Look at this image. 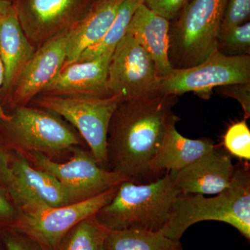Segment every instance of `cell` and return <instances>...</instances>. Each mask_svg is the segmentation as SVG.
<instances>
[{"instance_id": "cell-20", "label": "cell", "mask_w": 250, "mask_h": 250, "mask_svg": "<svg viewBox=\"0 0 250 250\" xmlns=\"http://www.w3.org/2000/svg\"><path fill=\"white\" fill-rule=\"evenodd\" d=\"M179 243L164 236L161 230L141 229L109 230L105 240L106 250H170Z\"/></svg>"}, {"instance_id": "cell-13", "label": "cell", "mask_w": 250, "mask_h": 250, "mask_svg": "<svg viewBox=\"0 0 250 250\" xmlns=\"http://www.w3.org/2000/svg\"><path fill=\"white\" fill-rule=\"evenodd\" d=\"M69 31L36 49L15 85L5 113L17 106L29 105L57 77L65 62Z\"/></svg>"}, {"instance_id": "cell-23", "label": "cell", "mask_w": 250, "mask_h": 250, "mask_svg": "<svg viewBox=\"0 0 250 250\" xmlns=\"http://www.w3.org/2000/svg\"><path fill=\"white\" fill-rule=\"evenodd\" d=\"M218 51L227 56L250 55V21L220 34Z\"/></svg>"}, {"instance_id": "cell-33", "label": "cell", "mask_w": 250, "mask_h": 250, "mask_svg": "<svg viewBox=\"0 0 250 250\" xmlns=\"http://www.w3.org/2000/svg\"><path fill=\"white\" fill-rule=\"evenodd\" d=\"M170 250H182V247H181V243H179L178 245H177V246L174 247V248Z\"/></svg>"}, {"instance_id": "cell-5", "label": "cell", "mask_w": 250, "mask_h": 250, "mask_svg": "<svg viewBox=\"0 0 250 250\" xmlns=\"http://www.w3.org/2000/svg\"><path fill=\"white\" fill-rule=\"evenodd\" d=\"M228 0H190L170 23L169 61L173 69L193 67L218 51Z\"/></svg>"}, {"instance_id": "cell-17", "label": "cell", "mask_w": 250, "mask_h": 250, "mask_svg": "<svg viewBox=\"0 0 250 250\" xmlns=\"http://www.w3.org/2000/svg\"><path fill=\"white\" fill-rule=\"evenodd\" d=\"M179 121V117L172 112L160 146L149 164L151 173L178 172L216 147L211 139H190L179 134L176 128Z\"/></svg>"}, {"instance_id": "cell-6", "label": "cell", "mask_w": 250, "mask_h": 250, "mask_svg": "<svg viewBox=\"0 0 250 250\" xmlns=\"http://www.w3.org/2000/svg\"><path fill=\"white\" fill-rule=\"evenodd\" d=\"M121 99L89 95H39L29 105L57 113L78 131L95 160L106 169L107 134L110 121Z\"/></svg>"}, {"instance_id": "cell-1", "label": "cell", "mask_w": 250, "mask_h": 250, "mask_svg": "<svg viewBox=\"0 0 250 250\" xmlns=\"http://www.w3.org/2000/svg\"><path fill=\"white\" fill-rule=\"evenodd\" d=\"M177 95L121 102L107 134L106 169L136 182L149 177V164L160 146Z\"/></svg>"}, {"instance_id": "cell-10", "label": "cell", "mask_w": 250, "mask_h": 250, "mask_svg": "<svg viewBox=\"0 0 250 250\" xmlns=\"http://www.w3.org/2000/svg\"><path fill=\"white\" fill-rule=\"evenodd\" d=\"M118 186L83 201L21 213L14 229L34 238L47 249L59 250L68 231L82 220L96 215L107 205L114 197Z\"/></svg>"}, {"instance_id": "cell-16", "label": "cell", "mask_w": 250, "mask_h": 250, "mask_svg": "<svg viewBox=\"0 0 250 250\" xmlns=\"http://www.w3.org/2000/svg\"><path fill=\"white\" fill-rule=\"evenodd\" d=\"M36 50L24 34L13 6L0 22V60L4 70L1 103L4 111L23 69Z\"/></svg>"}, {"instance_id": "cell-29", "label": "cell", "mask_w": 250, "mask_h": 250, "mask_svg": "<svg viewBox=\"0 0 250 250\" xmlns=\"http://www.w3.org/2000/svg\"><path fill=\"white\" fill-rule=\"evenodd\" d=\"M220 93L237 100L244 111L245 118L250 117V82L218 87Z\"/></svg>"}, {"instance_id": "cell-18", "label": "cell", "mask_w": 250, "mask_h": 250, "mask_svg": "<svg viewBox=\"0 0 250 250\" xmlns=\"http://www.w3.org/2000/svg\"><path fill=\"white\" fill-rule=\"evenodd\" d=\"M170 21L140 5L126 29L136 42L152 57L158 77L166 76L172 71L169 61Z\"/></svg>"}, {"instance_id": "cell-35", "label": "cell", "mask_w": 250, "mask_h": 250, "mask_svg": "<svg viewBox=\"0 0 250 250\" xmlns=\"http://www.w3.org/2000/svg\"><path fill=\"white\" fill-rule=\"evenodd\" d=\"M6 1H11V2H12L13 0H6Z\"/></svg>"}, {"instance_id": "cell-11", "label": "cell", "mask_w": 250, "mask_h": 250, "mask_svg": "<svg viewBox=\"0 0 250 250\" xmlns=\"http://www.w3.org/2000/svg\"><path fill=\"white\" fill-rule=\"evenodd\" d=\"M149 54L129 34L113 51L108 70V88L113 96L126 100L154 97L158 80Z\"/></svg>"}, {"instance_id": "cell-32", "label": "cell", "mask_w": 250, "mask_h": 250, "mask_svg": "<svg viewBox=\"0 0 250 250\" xmlns=\"http://www.w3.org/2000/svg\"><path fill=\"white\" fill-rule=\"evenodd\" d=\"M3 81H4V70H3L2 63L0 60V121L4 120L7 116V114L5 113L4 108L1 106V91L2 88Z\"/></svg>"}, {"instance_id": "cell-36", "label": "cell", "mask_w": 250, "mask_h": 250, "mask_svg": "<svg viewBox=\"0 0 250 250\" xmlns=\"http://www.w3.org/2000/svg\"><path fill=\"white\" fill-rule=\"evenodd\" d=\"M95 1H98V0H95Z\"/></svg>"}, {"instance_id": "cell-25", "label": "cell", "mask_w": 250, "mask_h": 250, "mask_svg": "<svg viewBox=\"0 0 250 250\" xmlns=\"http://www.w3.org/2000/svg\"><path fill=\"white\" fill-rule=\"evenodd\" d=\"M250 0H228L220 34L250 21Z\"/></svg>"}, {"instance_id": "cell-21", "label": "cell", "mask_w": 250, "mask_h": 250, "mask_svg": "<svg viewBox=\"0 0 250 250\" xmlns=\"http://www.w3.org/2000/svg\"><path fill=\"white\" fill-rule=\"evenodd\" d=\"M141 4H143L142 0H125L111 27L103 39L81 54L76 62L92 60L105 52L114 50L118 42L126 34L133 15Z\"/></svg>"}, {"instance_id": "cell-24", "label": "cell", "mask_w": 250, "mask_h": 250, "mask_svg": "<svg viewBox=\"0 0 250 250\" xmlns=\"http://www.w3.org/2000/svg\"><path fill=\"white\" fill-rule=\"evenodd\" d=\"M223 144L231 155L250 160V130L246 118L229 126L224 136Z\"/></svg>"}, {"instance_id": "cell-22", "label": "cell", "mask_w": 250, "mask_h": 250, "mask_svg": "<svg viewBox=\"0 0 250 250\" xmlns=\"http://www.w3.org/2000/svg\"><path fill=\"white\" fill-rule=\"evenodd\" d=\"M108 231L93 215L71 229L62 240L59 250H106L105 240Z\"/></svg>"}, {"instance_id": "cell-28", "label": "cell", "mask_w": 250, "mask_h": 250, "mask_svg": "<svg viewBox=\"0 0 250 250\" xmlns=\"http://www.w3.org/2000/svg\"><path fill=\"white\" fill-rule=\"evenodd\" d=\"M190 0H142L143 4L155 14L168 20L175 19Z\"/></svg>"}, {"instance_id": "cell-2", "label": "cell", "mask_w": 250, "mask_h": 250, "mask_svg": "<svg viewBox=\"0 0 250 250\" xmlns=\"http://www.w3.org/2000/svg\"><path fill=\"white\" fill-rule=\"evenodd\" d=\"M205 220L228 223L250 241L249 166L241 164L235 167L229 187L214 197L207 198L201 194L181 192L171 207L168 221L161 231L171 241L180 242L189 227Z\"/></svg>"}, {"instance_id": "cell-9", "label": "cell", "mask_w": 250, "mask_h": 250, "mask_svg": "<svg viewBox=\"0 0 250 250\" xmlns=\"http://www.w3.org/2000/svg\"><path fill=\"white\" fill-rule=\"evenodd\" d=\"M95 0H13L15 13L35 48L71 30L90 12Z\"/></svg>"}, {"instance_id": "cell-8", "label": "cell", "mask_w": 250, "mask_h": 250, "mask_svg": "<svg viewBox=\"0 0 250 250\" xmlns=\"http://www.w3.org/2000/svg\"><path fill=\"white\" fill-rule=\"evenodd\" d=\"M22 154L31 165L55 177L70 192L75 202L88 200L129 180L99 165L89 149L83 147L74 149L65 161L52 160L40 152Z\"/></svg>"}, {"instance_id": "cell-27", "label": "cell", "mask_w": 250, "mask_h": 250, "mask_svg": "<svg viewBox=\"0 0 250 250\" xmlns=\"http://www.w3.org/2000/svg\"><path fill=\"white\" fill-rule=\"evenodd\" d=\"M21 214V210L9 190L0 182V231L14 228Z\"/></svg>"}, {"instance_id": "cell-30", "label": "cell", "mask_w": 250, "mask_h": 250, "mask_svg": "<svg viewBox=\"0 0 250 250\" xmlns=\"http://www.w3.org/2000/svg\"><path fill=\"white\" fill-rule=\"evenodd\" d=\"M13 149L4 143L0 137V182L8 186L11 179V163Z\"/></svg>"}, {"instance_id": "cell-26", "label": "cell", "mask_w": 250, "mask_h": 250, "mask_svg": "<svg viewBox=\"0 0 250 250\" xmlns=\"http://www.w3.org/2000/svg\"><path fill=\"white\" fill-rule=\"evenodd\" d=\"M0 241L6 250H50L34 238L14 228L0 231Z\"/></svg>"}, {"instance_id": "cell-31", "label": "cell", "mask_w": 250, "mask_h": 250, "mask_svg": "<svg viewBox=\"0 0 250 250\" xmlns=\"http://www.w3.org/2000/svg\"><path fill=\"white\" fill-rule=\"evenodd\" d=\"M13 9V4L11 1H6V0H0V22Z\"/></svg>"}, {"instance_id": "cell-15", "label": "cell", "mask_w": 250, "mask_h": 250, "mask_svg": "<svg viewBox=\"0 0 250 250\" xmlns=\"http://www.w3.org/2000/svg\"><path fill=\"white\" fill-rule=\"evenodd\" d=\"M235 167L231 157L215 147L177 172L174 184L182 193L218 195L229 187Z\"/></svg>"}, {"instance_id": "cell-12", "label": "cell", "mask_w": 250, "mask_h": 250, "mask_svg": "<svg viewBox=\"0 0 250 250\" xmlns=\"http://www.w3.org/2000/svg\"><path fill=\"white\" fill-rule=\"evenodd\" d=\"M8 190L21 213L75 203L70 192L55 177L36 168L22 153L15 150Z\"/></svg>"}, {"instance_id": "cell-4", "label": "cell", "mask_w": 250, "mask_h": 250, "mask_svg": "<svg viewBox=\"0 0 250 250\" xmlns=\"http://www.w3.org/2000/svg\"><path fill=\"white\" fill-rule=\"evenodd\" d=\"M6 114L0 121V137L13 150L40 152L59 161L85 144L71 125L50 110L29 104L17 106Z\"/></svg>"}, {"instance_id": "cell-3", "label": "cell", "mask_w": 250, "mask_h": 250, "mask_svg": "<svg viewBox=\"0 0 250 250\" xmlns=\"http://www.w3.org/2000/svg\"><path fill=\"white\" fill-rule=\"evenodd\" d=\"M177 172L146 184L124 181L113 199L95 215L108 230L141 229L160 231L168 221L172 203L181 193L174 184Z\"/></svg>"}, {"instance_id": "cell-19", "label": "cell", "mask_w": 250, "mask_h": 250, "mask_svg": "<svg viewBox=\"0 0 250 250\" xmlns=\"http://www.w3.org/2000/svg\"><path fill=\"white\" fill-rule=\"evenodd\" d=\"M124 1H95L88 15L69 31L66 56L62 67L76 62L81 54L103 39Z\"/></svg>"}, {"instance_id": "cell-7", "label": "cell", "mask_w": 250, "mask_h": 250, "mask_svg": "<svg viewBox=\"0 0 250 250\" xmlns=\"http://www.w3.org/2000/svg\"><path fill=\"white\" fill-rule=\"evenodd\" d=\"M246 82H250V55L227 56L216 51L198 65L173 69L159 77L154 96H179L192 91L208 99L215 87Z\"/></svg>"}, {"instance_id": "cell-14", "label": "cell", "mask_w": 250, "mask_h": 250, "mask_svg": "<svg viewBox=\"0 0 250 250\" xmlns=\"http://www.w3.org/2000/svg\"><path fill=\"white\" fill-rule=\"evenodd\" d=\"M113 51L105 52L92 60L75 62L62 67L40 95L111 96L107 81Z\"/></svg>"}, {"instance_id": "cell-34", "label": "cell", "mask_w": 250, "mask_h": 250, "mask_svg": "<svg viewBox=\"0 0 250 250\" xmlns=\"http://www.w3.org/2000/svg\"><path fill=\"white\" fill-rule=\"evenodd\" d=\"M0 250H6V249H5L4 246H3L2 243H1V241H0Z\"/></svg>"}]
</instances>
